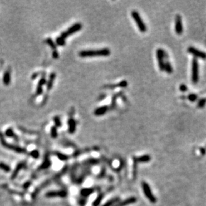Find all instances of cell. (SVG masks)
Wrapping results in <instances>:
<instances>
[{
  "label": "cell",
  "mask_w": 206,
  "mask_h": 206,
  "mask_svg": "<svg viewBox=\"0 0 206 206\" xmlns=\"http://www.w3.org/2000/svg\"><path fill=\"white\" fill-rule=\"evenodd\" d=\"M111 52L107 48L96 50H84L79 53V56L81 57H95V56H108Z\"/></svg>",
  "instance_id": "1"
},
{
  "label": "cell",
  "mask_w": 206,
  "mask_h": 206,
  "mask_svg": "<svg viewBox=\"0 0 206 206\" xmlns=\"http://www.w3.org/2000/svg\"><path fill=\"white\" fill-rule=\"evenodd\" d=\"M0 142L2 144V145H3L4 148H7V149H10V150H12L13 151H16L17 153H25L26 152V150L24 148H22L21 147H19L17 145H13L12 144H9L6 141L4 138V135L2 134V132L0 131Z\"/></svg>",
  "instance_id": "2"
},
{
  "label": "cell",
  "mask_w": 206,
  "mask_h": 206,
  "mask_svg": "<svg viewBox=\"0 0 206 206\" xmlns=\"http://www.w3.org/2000/svg\"><path fill=\"white\" fill-rule=\"evenodd\" d=\"M131 17H133V19L135 21V23L138 26V28H139V31L142 33H145V31H147V27L145 26V24L144 23V21L142 20L141 17L140 15L139 14L138 12L136 11H132L131 12Z\"/></svg>",
  "instance_id": "3"
},
{
  "label": "cell",
  "mask_w": 206,
  "mask_h": 206,
  "mask_svg": "<svg viewBox=\"0 0 206 206\" xmlns=\"http://www.w3.org/2000/svg\"><path fill=\"white\" fill-rule=\"evenodd\" d=\"M81 28H82V25H81V23H75V24L73 25L72 26H71L68 30L65 31L64 32H63V33L60 35V37H61V39H63V40H66V39L67 38L68 36L76 33L77 31L81 30Z\"/></svg>",
  "instance_id": "4"
},
{
  "label": "cell",
  "mask_w": 206,
  "mask_h": 206,
  "mask_svg": "<svg viewBox=\"0 0 206 206\" xmlns=\"http://www.w3.org/2000/svg\"><path fill=\"white\" fill-rule=\"evenodd\" d=\"M141 187H142L143 191H144V193L145 196H146V198H148L151 203H155V202H156V198H155V195L152 193V192H151V189L149 184H148V183H146L145 182H142V183H141Z\"/></svg>",
  "instance_id": "5"
},
{
  "label": "cell",
  "mask_w": 206,
  "mask_h": 206,
  "mask_svg": "<svg viewBox=\"0 0 206 206\" xmlns=\"http://www.w3.org/2000/svg\"><path fill=\"white\" fill-rule=\"evenodd\" d=\"M192 80L193 84H197L199 80V66L198 60L195 58L192 61Z\"/></svg>",
  "instance_id": "6"
},
{
  "label": "cell",
  "mask_w": 206,
  "mask_h": 206,
  "mask_svg": "<svg viewBox=\"0 0 206 206\" xmlns=\"http://www.w3.org/2000/svg\"><path fill=\"white\" fill-rule=\"evenodd\" d=\"M164 53L165 51L162 49H158L156 51V57L157 60L158 61V66H159V69L161 71H164L165 70V63H164Z\"/></svg>",
  "instance_id": "7"
},
{
  "label": "cell",
  "mask_w": 206,
  "mask_h": 206,
  "mask_svg": "<svg viewBox=\"0 0 206 206\" xmlns=\"http://www.w3.org/2000/svg\"><path fill=\"white\" fill-rule=\"evenodd\" d=\"M188 51L189 53L192 54L194 56L197 57H199V58L202 59V60H205L206 59V53L203 51H200L199 50H197L196 48L193 47H189L188 49Z\"/></svg>",
  "instance_id": "8"
},
{
  "label": "cell",
  "mask_w": 206,
  "mask_h": 206,
  "mask_svg": "<svg viewBox=\"0 0 206 206\" xmlns=\"http://www.w3.org/2000/svg\"><path fill=\"white\" fill-rule=\"evenodd\" d=\"M46 196L47 198H55V197L65 198V197L67 196V192L64 190L50 191V192H47Z\"/></svg>",
  "instance_id": "9"
},
{
  "label": "cell",
  "mask_w": 206,
  "mask_h": 206,
  "mask_svg": "<svg viewBox=\"0 0 206 206\" xmlns=\"http://www.w3.org/2000/svg\"><path fill=\"white\" fill-rule=\"evenodd\" d=\"M175 31L177 34L181 35L183 32V25H182V17L179 15H177L175 17Z\"/></svg>",
  "instance_id": "10"
},
{
  "label": "cell",
  "mask_w": 206,
  "mask_h": 206,
  "mask_svg": "<svg viewBox=\"0 0 206 206\" xmlns=\"http://www.w3.org/2000/svg\"><path fill=\"white\" fill-rule=\"evenodd\" d=\"M137 202V199L135 197H130V198H127V199H125V200L122 201L121 202L117 203L114 206H127L129 205L133 204V203H135Z\"/></svg>",
  "instance_id": "11"
},
{
  "label": "cell",
  "mask_w": 206,
  "mask_h": 206,
  "mask_svg": "<svg viewBox=\"0 0 206 206\" xmlns=\"http://www.w3.org/2000/svg\"><path fill=\"white\" fill-rule=\"evenodd\" d=\"M46 84V80L44 77H42L41 80L39 81L38 84H37V89H36V95H40L43 93V85Z\"/></svg>",
  "instance_id": "12"
},
{
  "label": "cell",
  "mask_w": 206,
  "mask_h": 206,
  "mask_svg": "<svg viewBox=\"0 0 206 206\" xmlns=\"http://www.w3.org/2000/svg\"><path fill=\"white\" fill-rule=\"evenodd\" d=\"M127 81H121V82L118 83L117 84H111V85H106L105 86H104V87L105 88H110V89H114L115 87H126L127 86Z\"/></svg>",
  "instance_id": "13"
},
{
  "label": "cell",
  "mask_w": 206,
  "mask_h": 206,
  "mask_svg": "<svg viewBox=\"0 0 206 206\" xmlns=\"http://www.w3.org/2000/svg\"><path fill=\"white\" fill-rule=\"evenodd\" d=\"M134 160L135 164H136V163H146V162H149L151 160V157L149 155H145L138 157V158H134Z\"/></svg>",
  "instance_id": "14"
},
{
  "label": "cell",
  "mask_w": 206,
  "mask_h": 206,
  "mask_svg": "<svg viewBox=\"0 0 206 206\" xmlns=\"http://www.w3.org/2000/svg\"><path fill=\"white\" fill-rule=\"evenodd\" d=\"M68 131L70 134H73L76 130V121H75L73 118H70L68 120Z\"/></svg>",
  "instance_id": "15"
},
{
  "label": "cell",
  "mask_w": 206,
  "mask_h": 206,
  "mask_svg": "<svg viewBox=\"0 0 206 206\" xmlns=\"http://www.w3.org/2000/svg\"><path fill=\"white\" fill-rule=\"evenodd\" d=\"M24 165H25V164L23 163V162H20V163H19V164H17V165L16 166V168H15L14 171H13V173H12V179H14L15 178H16V177L17 176L18 173H19V171L21 170V169H23V168Z\"/></svg>",
  "instance_id": "16"
},
{
  "label": "cell",
  "mask_w": 206,
  "mask_h": 206,
  "mask_svg": "<svg viewBox=\"0 0 206 206\" xmlns=\"http://www.w3.org/2000/svg\"><path fill=\"white\" fill-rule=\"evenodd\" d=\"M108 110V106L107 105H104V106L100 107H97V109H95V111H94V114L97 116H100V115H102L104 114H105L107 112V111Z\"/></svg>",
  "instance_id": "17"
},
{
  "label": "cell",
  "mask_w": 206,
  "mask_h": 206,
  "mask_svg": "<svg viewBox=\"0 0 206 206\" xmlns=\"http://www.w3.org/2000/svg\"><path fill=\"white\" fill-rule=\"evenodd\" d=\"M94 192V189L93 188H84L82 189L80 192L81 196L84 198H87V197L90 196V195L92 194Z\"/></svg>",
  "instance_id": "18"
},
{
  "label": "cell",
  "mask_w": 206,
  "mask_h": 206,
  "mask_svg": "<svg viewBox=\"0 0 206 206\" xmlns=\"http://www.w3.org/2000/svg\"><path fill=\"white\" fill-rule=\"evenodd\" d=\"M3 84L6 85H8L11 82V71L10 70H7L5 72L3 78Z\"/></svg>",
  "instance_id": "19"
},
{
  "label": "cell",
  "mask_w": 206,
  "mask_h": 206,
  "mask_svg": "<svg viewBox=\"0 0 206 206\" xmlns=\"http://www.w3.org/2000/svg\"><path fill=\"white\" fill-rule=\"evenodd\" d=\"M55 78H56V74L53 73H51V75H50V80H49V81H47V90H50L53 87V85Z\"/></svg>",
  "instance_id": "20"
},
{
  "label": "cell",
  "mask_w": 206,
  "mask_h": 206,
  "mask_svg": "<svg viewBox=\"0 0 206 206\" xmlns=\"http://www.w3.org/2000/svg\"><path fill=\"white\" fill-rule=\"evenodd\" d=\"M50 165H51V161H50V159H49L48 157H47V158H45L44 161H43V164H41L40 168L41 169H47V168H50Z\"/></svg>",
  "instance_id": "21"
},
{
  "label": "cell",
  "mask_w": 206,
  "mask_h": 206,
  "mask_svg": "<svg viewBox=\"0 0 206 206\" xmlns=\"http://www.w3.org/2000/svg\"><path fill=\"white\" fill-rule=\"evenodd\" d=\"M119 200H120V198L116 197V198H113V199H110L109 201H107V202L105 204L103 205L102 206H113L114 204L117 203V202Z\"/></svg>",
  "instance_id": "22"
},
{
  "label": "cell",
  "mask_w": 206,
  "mask_h": 206,
  "mask_svg": "<svg viewBox=\"0 0 206 206\" xmlns=\"http://www.w3.org/2000/svg\"><path fill=\"white\" fill-rule=\"evenodd\" d=\"M103 198H104V194L101 193V194L99 195L97 197L96 199H95V200L94 201V202H93V203H92V205L93 206H99L100 205V204L101 203V201H102Z\"/></svg>",
  "instance_id": "23"
},
{
  "label": "cell",
  "mask_w": 206,
  "mask_h": 206,
  "mask_svg": "<svg viewBox=\"0 0 206 206\" xmlns=\"http://www.w3.org/2000/svg\"><path fill=\"white\" fill-rule=\"evenodd\" d=\"M0 169H2L3 171L6 172V173H8L11 171V168L3 162H0Z\"/></svg>",
  "instance_id": "24"
},
{
  "label": "cell",
  "mask_w": 206,
  "mask_h": 206,
  "mask_svg": "<svg viewBox=\"0 0 206 206\" xmlns=\"http://www.w3.org/2000/svg\"><path fill=\"white\" fill-rule=\"evenodd\" d=\"M5 135L7 137V138H15L16 136V134L13 132V129L12 128H8L5 132Z\"/></svg>",
  "instance_id": "25"
},
{
  "label": "cell",
  "mask_w": 206,
  "mask_h": 206,
  "mask_svg": "<svg viewBox=\"0 0 206 206\" xmlns=\"http://www.w3.org/2000/svg\"><path fill=\"white\" fill-rule=\"evenodd\" d=\"M46 42L47 44H48L51 47V49L53 50V51L54 50H56V44L53 42V41L51 38H47L46 40Z\"/></svg>",
  "instance_id": "26"
},
{
  "label": "cell",
  "mask_w": 206,
  "mask_h": 206,
  "mask_svg": "<svg viewBox=\"0 0 206 206\" xmlns=\"http://www.w3.org/2000/svg\"><path fill=\"white\" fill-rule=\"evenodd\" d=\"M165 70L168 73H171L172 71H173V68H172V66L171 65V63L168 61H167L166 63H165Z\"/></svg>",
  "instance_id": "27"
},
{
  "label": "cell",
  "mask_w": 206,
  "mask_h": 206,
  "mask_svg": "<svg viewBox=\"0 0 206 206\" xmlns=\"http://www.w3.org/2000/svg\"><path fill=\"white\" fill-rule=\"evenodd\" d=\"M56 155H57V158L60 159L61 161H67L68 159V156L63 154H61L60 152H56Z\"/></svg>",
  "instance_id": "28"
},
{
  "label": "cell",
  "mask_w": 206,
  "mask_h": 206,
  "mask_svg": "<svg viewBox=\"0 0 206 206\" xmlns=\"http://www.w3.org/2000/svg\"><path fill=\"white\" fill-rule=\"evenodd\" d=\"M58 135L57 134V127L56 126H53L51 128V136L53 138H56Z\"/></svg>",
  "instance_id": "29"
},
{
  "label": "cell",
  "mask_w": 206,
  "mask_h": 206,
  "mask_svg": "<svg viewBox=\"0 0 206 206\" xmlns=\"http://www.w3.org/2000/svg\"><path fill=\"white\" fill-rule=\"evenodd\" d=\"M56 44H57V46H64V45L66 44V40H63V39H61L60 37H58L56 39Z\"/></svg>",
  "instance_id": "30"
},
{
  "label": "cell",
  "mask_w": 206,
  "mask_h": 206,
  "mask_svg": "<svg viewBox=\"0 0 206 206\" xmlns=\"http://www.w3.org/2000/svg\"><path fill=\"white\" fill-rule=\"evenodd\" d=\"M30 154L31 157H33L35 159H37V158H39V156H40V153H39L38 151L36 150V149L31 151V152L30 153Z\"/></svg>",
  "instance_id": "31"
},
{
  "label": "cell",
  "mask_w": 206,
  "mask_h": 206,
  "mask_svg": "<svg viewBox=\"0 0 206 206\" xmlns=\"http://www.w3.org/2000/svg\"><path fill=\"white\" fill-rule=\"evenodd\" d=\"M54 122H55V125H56V127H60L61 125V121H60V119L58 116H56L53 118Z\"/></svg>",
  "instance_id": "32"
},
{
  "label": "cell",
  "mask_w": 206,
  "mask_h": 206,
  "mask_svg": "<svg viewBox=\"0 0 206 206\" xmlns=\"http://www.w3.org/2000/svg\"><path fill=\"white\" fill-rule=\"evenodd\" d=\"M188 99H189V101H191L192 102H194V101H196L197 99H198V95L195 94H191L188 95Z\"/></svg>",
  "instance_id": "33"
},
{
  "label": "cell",
  "mask_w": 206,
  "mask_h": 206,
  "mask_svg": "<svg viewBox=\"0 0 206 206\" xmlns=\"http://www.w3.org/2000/svg\"><path fill=\"white\" fill-rule=\"evenodd\" d=\"M205 104H206V99L202 98V99H201V100H199V101H198V106L199 107V108H203V107L205 105Z\"/></svg>",
  "instance_id": "34"
},
{
  "label": "cell",
  "mask_w": 206,
  "mask_h": 206,
  "mask_svg": "<svg viewBox=\"0 0 206 206\" xmlns=\"http://www.w3.org/2000/svg\"><path fill=\"white\" fill-rule=\"evenodd\" d=\"M99 162V161L96 159H90L87 161L85 163L88 164H96Z\"/></svg>",
  "instance_id": "35"
},
{
  "label": "cell",
  "mask_w": 206,
  "mask_h": 206,
  "mask_svg": "<svg viewBox=\"0 0 206 206\" xmlns=\"http://www.w3.org/2000/svg\"><path fill=\"white\" fill-rule=\"evenodd\" d=\"M179 90L182 91V92H185L188 90V87H187L186 85L185 84H181L179 86Z\"/></svg>",
  "instance_id": "36"
},
{
  "label": "cell",
  "mask_w": 206,
  "mask_h": 206,
  "mask_svg": "<svg viewBox=\"0 0 206 206\" xmlns=\"http://www.w3.org/2000/svg\"><path fill=\"white\" fill-rule=\"evenodd\" d=\"M53 57L54 59H57L59 57V53L57 50H54L53 51Z\"/></svg>",
  "instance_id": "37"
},
{
  "label": "cell",
  "mask_w": 206,
  "mask_h": 206,
  "mask_svg": "<svg viewBox=\"0 0 206 206\" xmlns=\"http://www.w3.org/2000/svg\"><path fill=\"white\" fill-rule=\"evenodd\" d=\"M80 204L81 205H84L85 204V200L84 199V198L83 199H80Z\"/></svg>",
  "instance_id": "38"
},
{
  "label": "cell",
  "mask_w": 206,
  "mask_h": 206,
  "mask_svg": "<svg viewBox=\"0 0 206 206\" xmlns=\"http://www.w3.org/2000/svg\"><path fill=\"white\" fill-rule=\"evenodd\" d=\"M200 149V152L202 153V154L204 155V154H205V152H206L205 149H203V148H200V149Z\"/></svg>",
  "instance_id": "39"
}]
</instances>
